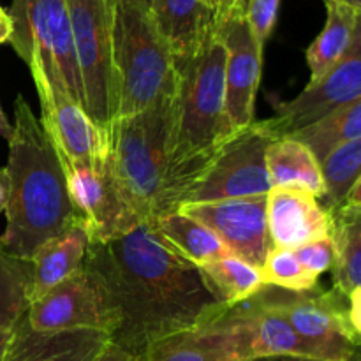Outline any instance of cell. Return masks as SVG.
I'll return each mask as SVG.
<instances>
[{
	"label": "cell",
	"instance_id": "cell-1",
	"mask_svg": "<svg viewBox=\"0 0 361 361\" xmlns=\"http://www.w3.org/2000/svg\"><path fill=\"white\" fill-rule=\"evenodd\" d=\"M83 268L104 303L109 342L133 358L161 338L200 328L226 307L207 288L200 268L150 222L120 238L90 243Z\"/></svg>",
	"mask_w": 361,
	"mask_h": 361
},
{
	"label": "cell",
	"instance_id": "cell-2",
	"mask_svg": "<svg viewBox=\"0 0 361 361\" xmlns=\"http://www.w3.org/2000/svg\"><path fill=\"white\" fill-rule=\"evenodd\" d=\"M175 102L162 215L176 212L231 136L226 116V48L217 30L187 56H175ZM161 215V217H162Z\"/></svg>",
	"mask_w": 361,
	"mask_h": 361
},
{
	"label": "cell",
	"instance_id": "cell-3",
	"mask_svg": "<svg viewBox=\"0 0 361 361\" xmlns=\"http://www.w3.org/2000/svg\"><path fill=\"white\" fill-rule=\"evenodd\" d=\"M7 143L11 197L0 249L30 259L39 247L80 221V215L71 203L59 152L21 95L14 101L13 134Z\"/></svg>",
	"mask_w": 361,
	"mask_h": 361
},
{
	"label": "cell",
	"instance_id": "cell-4",
	"mask_svg": "<svg viewBox=\"0 0 361 361\" xmlns=\"http://www.w3.org/2000/svg\"><path fill=\"white\" fill-rule=\"evenodd\" d=\"M175 88L136 115L113 120L111 161L116 180L141 222L162 215Z\"/></svg>",
	"mask_w": 361,
	"mask_h": 361
},
{
	"label": "cell",
	"instance_id": "cell-5",
	"mask_svg": "<svg viewBox=\"0 0 361 361\" xmlns=\"http://www.w3.org/2000/svg\"><path fill=\"white\" fill-rule=\"evenodd\" d=\"M113 71L116 118L136 115L175 88V55L150 11L113 6Z\"/></svg>",
	"mask_w": 361,
	"mask_h": 361
},
{
	"label": "cell",
	"instance_id": "cell-6",
	"mask_svg": "<svg viewBox=\"0 0 361 361\" xmlns=\"http://www.w3.org/2000/svg\"><path fill=\"white\" fill-rule=\"evenodd\" d=\"M113 6V0H67L83 109L104 129L116 116Z\"/></svg>",
	"mask_w": 361,
	"mask_h": 361
},
{
	"label": "cell",
	"instance_id": "cell-7",
	"mask_svg": "<svg viewBox=\"0 0 361 361\" xmlns=\"http://www.w3.org/2000/svg\"><path fill=\"white\" fill-rule=\"evenodd\" d=\"M14 34L9 44L27 67H39L49 80H59L83 106L74 59L67 0H13L9 9Z\"/></svg>",
	"mask_w": 361,
	"mask_h": 361
},
{
	"label": "cell",
	"instance_id": "cell-8",
	"mask_svg": "<svg viewBox=\"0 0 361 361\" xmlns=\"http://www.w3.org/2000/svg\"><path fill=\"white\" fill-rule=\"evenodd\" d=\"M277 133L274 120H254L236 129L224 141L201 178L183 200V204L208 201L235 200V197L267 196L271 190L267 169V150Z\"/></svg>",
	"mask_w": 361,
	"mask_h": 361
},
{
	"label": "cell",
	"instance_id": "cell-9",
	"mask_svg": "<svg viewBox=\"0 0 361 361\" xmlns=\"http://www.w3.org/2000/svg\"><path fill=\"white\" fill-rule=\"evenodd\" d=\"M261 295L286 317L319 360L351 361L360 356L361 334L349 321V296L335 289L324 291L319 286L309 291L263 286Z\"/></svg>",
	"mask_w": 361,
	"mask_h": 361
},
{
	"label": "cell",
	"instance_id": "cell-10",
	"mask_svg": "<svg viewBox=\"0 0 361 361\" xmlns=\"http://www.w3.org/2000/svg\"><path fill=\"white\" fill-rule=\"evenodd\" d=\"M60 161L71 203L87 226L90 243L120 238L141 224L116 180L111 148L88 161Z\"/></svg>",
	"mask_w": 361,
	"mask_h": 361
},
{
	"label": "cell",
	"instance_id": "cell-11",
	"mask_svg": "<svg viewBox=\"0 0 361 361\" xmlns=\"http://www.w3.org/2000/svg\"><path fill=\"white\" fill-rule=\"evenodd\" d=\"M212 321L224 335L233 361L274 356L319 360L261 291L245 302L226 305Z\"/></svg>",
	"mask_w": 361,
	"mask_h": 361
},
{
	"label": "cell",
	"instance_id": "cell-12",
	"mask_svg": "<svg viewBox=\"0 0 361 361\" xmlns=\"http://www.w3.org/2000/svg\"><path fill=\"white\" fill-rule=\"evenodd\" d=\"M28 71L41 102L39 120L60 157L69 161H88L109 152V129L97 126L63 83L49 80L39 67H30Z\"/></svg>",
	"mask_w": 361,
	"mask_h": 361
},
{
	"label": "cell",
	"instance_id": "cell-13",
	"mask_svg": "<svg viewBox=\"0 0 361 361\" xmlns=\"http://www.w3.org/2000/svg\"><path fill=\"white\" fill-rule=\"evenodd\" d=\"M249 6L231 11L214 21L226 48V116L233 130L254 120V106L263 69V46L256 41L247 20Z\"/></svg>",
	"mask_w": 361,
	"mask_h": 361
},
{
	"label": "cell",
	"instance_id": "cell-14",
	"mask_svg": "<svg viewBox=\"0 0 361 361\" xmlns=\"http://www.w3.org/2000/svg\"><path fill=\"white\" fill-rule=\"evenodd\" d=\"M267 196L190 203L178 210L207 226L231 256L261 268L274 249L268 233Z\"/></svg>",
	"mask_w": 361,
	"mask_h": 361
},
{
	"label": "cell",
	"instance_id": "cell-15",
	"mask_svg": "<svg viewBox=\"0 0 361 361\" xmlns=\"http://www.w3.org/2000/svg\"><path fill=\"white\" fill-rule=\"evenodd\" d=\"M361 99V32H358L348 55L323 78L309 81L305 90L293 101L275 102L271 116L281 136L312 126L335 109Z\"/></svg>",
	"mask_w": 361,
	"mask_h": 361
},
{
	"label": "cell",
	"instance_id": "cell-16",
	"mask_svg": "<svg viewBox=\"0 0 361 361\" xmlns=\"http://www.w3.org/2000/svg\"><path fill=\"white\" fill-rule=\"evenodd\" d=\"M25 317L35 331L99 330L109 337L104 303L85 268L32 302Z\"/></svg>",
	"mask_w": 361,
	"mask_h": 361
},
{
	"label": "cell",
	"instance_id": "cell-17",
	"mask_svg": "<svg viewBox=\"0 0 361 361\" xmlns=\"http://www.w3.org/2000/svg\"><path fill=\"white\" fill-rule=\"evenodd\" d=\"M268 233L274 247L296 249L328 236V214L316 196L295 187H271L267 196Z\"/></svg>",
	"mask_w": 361,
	"mask_h": 361
},
{
	"label": "cell",
	"instance_id": "cell-18",
	"mask_svg": "<svg viewBox=\"0 0 361 361\" xmlns=\"http://www.w3.org/2000/svg\"><path fill=\"white\" fill-rule=\"evenodd\" d=\"M108 342L99 330L35 331L23 316L11 330L4 361H94Z\"/></svg>",
	"mask_w": 361,
	"mask_h": 361
},
{
	"label": "cell",
	"instance_id": "cell-19",
	"mask_svg": "<svg viewBox=\"0 0 361 361\" xmlns=\"http://www.w3.org/2000/svg\"><path fill=\"white\" fill-rule=\"evenodd\" d=\"M326 214L334 245V289L349 296L361 288V183L344 203Z\"/></svg>",
	"mask_w": 361,
	"mask_h": 361
},
{
	"label": "cell",
	"instance_id": "cell-20",
	"mask_svg": "<svg viewBox=\"0 0 361 361\" xmlns=\"http://www.w3.org/2000/svg\"><path fill=\"white\" fill-rule=\"evenodd\" d=\"M88 247L90 235L81 219L59 236L39 247L28 259L32 264L30 303L80 271L83 268Z\"/></svg>",
	"mask_w": 361,
	"mask_h": 361
},
{
	"label": "cell",
	"instance_id": "cell-21",
	"mask_svg": "<svg viewBox=\"0 0 361 361\" xmlns=\"http://www.w3.org/2000/svg\"><path fill=\"white\" fill-rule=\"evenodd\" d=\"M150 13L175 56L196 51L214 30L207 0H152Z\"/></svg>",
	"mask_w": 361,
	"mask_h": 361
},
{
	"label": "cell",
	"instance_id": "cell-22",
	"mask_svg": "<svg viewBox=\"0 0 361 361\" xmlns=\"http://www.w3.org/2000/svg\"><path fill=\"white\" fill-rule=\"evenodd\" d=\"M324 6L326 23L305 51L310 81L319 80L334 69L348 55L356 34L361 32V9L342 2H326Z\"/></svg>",
	"mask_w": 361,
	"mask_h": 361
},
{
	"label": "cell",
	"instance_id": "cell-23",
	"mask_svg": "<svg viewBox=\"0 0 361 361\" xmlns=\"http://www.w3.org/2000/svg\"><path fill=\"white\" fill-rule=\"evenodd\" d=\"M267 169L271 187H295L309 190L317 200L323 197L319 162L300 141L289 136L275 140L267 150Z\"/></svg>",
	"mask_w": 361,
	"mask_h": 361
},
{
	"label": "cell",
	"instance_id": "cell-24",
	"mask_svg": "<svg viewBox=\"0 0 361 361\" xmlns=\"http://www.w3.org/2000/svg\"><path fill=\"white\" fill-rule=\"evenodd\" d=\"M134 361H233L222 331L214 321L154 342Z\"/></svg>",
	"mask_w": 361,
	"mask_h": 361
},
{
	"label": "cell",
	"instance_id": "cell-25",
	"mask_svg": "<svg viewBox=\"0 0 361 361\" xmlns=\"http://www.w3.org/2000/svg\"><path fill=\"white\" fill-rule=\"evenodd\" d=\"M150 224L180 256L196 267L229 254L221 240L207 226L180 210L162 215Z\"/></svg>",
	"mask_w": 361,
	"mask_h": 361
},
{
	"label": "cell",
	"instance_id": "cell-26",
	"mask_svg": "<svg viewBox=\"0 0 361 361\" xmlns=\"http://www.w3.org/2000/svg\"><path fill=\"white\" fill-rule=\"evenodd\" d=\"M288 136L305 145L321 164L335 148L361 137V99L335 109L312 126Z\"/></svg>",
	"mask_w": 361,
	"mask_h": 361
},
{
	"label": "cell",
	"instance_id": "cell-27",
	"mask_svg": "<svg viewBox=\"0 0 361 361\" xmlns=\"http://www.w3.org/2000/svg\"><path fill=\"white\" fill-rule=\"evenodd\" d=\"M201 277L210 289L212 295L222 305H235L252 298L256 293L263 289L259 268L245 263L240 257L222 256L210 263L201 264Z\"/></svg>",
	"mask_w": 361,
	"mask_h": 361
},
{
	"label": "cell",
	"instance_id": "cell-28",
	"mask_svg": "<svg viewBox=\"0 0 361 361\" xmlns=\"http://www.w3.org/2000/svg\"><path fill=\"white\" fill-rule=\"evenodd\" d=\"M324 192L319 204L330 212L344 203L356 185L361 173V137L335 148L319 164Z\"/></svg>",
	"mask_w": 361,
	"mask_h": 361
},
{
	"label": "cell",
	"instance_id": "cell-29",
	"mask_svg": "<svg viewBox=\"0 0 361 361\" xmlns=\"http://www.w3.org/2000/svg\"><path fill=\"white\" fill-rule=\"evenodd\" d=\"M32 264L0 249V324L13 328L30 305Z\"/></svg>",
	"mask_w": 361,
	"mask_h": 361
},
{
	"label": "cell",
	"instance_id": "cell-30",
	"mask_svg": "<svg viewBox=\"0 0 361 361\" xmlns=\"http://www.w3.org/2000/svg\"><path fill=\"white\" fill-rule=\"evenodd\" d=\"M264 286L286 289V291H309L316 288L319 279L309 274L291 249L274 247L259 268Z\"/></svg>",
	"mask_w": 361,
	"mask_h": 361
},
{
	"label": "cell",
	"instance_id": "cell-31",
	"mask_svg": "<svg viewBox=\"0 0 361 361\" xmlns=\"http://www.w3.org/2000/svg\"><path fill=\"white\" fill-rule=\"evenodd\" d=\"M282 0H249V9H247V20H249L252 34L259 46L267 44L277 23L279 9H281Z\"/></svg>",
	"mask_w": 361,
	"mask_h": 361
},
{
	"label": "cell",
	"instance_id": "cell-32",
	"mask_svg": "<svg viewBox=\"0 0 361 361\" xmlns=\"http://www.w3.org/2000/svg\"><path fill=\"white\" fill-rule=\"evenodd\" d=\"M293 252L298 257L300 263L303 264V268L309 274L316 275L317 279L334 267V245H331L330 236L303 243V245L293 249Z\"/></svg>",
	"mask_w": 361,
	"mask_h": 361
},
{
	"label": "cell",
	"instance_id": "cell-33",
	"mask_svg": "<svg viewBox=\"0 0 361 361\" xmlns=\"http://www.w3.org/2000/svg\"><path fill=\"white\" fill-rule=\"evenodd\" d=\"M207 2L214 11V21L219 18H224L226 14L238 9V7L249 6V0H207Z\"/></svg>",
	"mask_w": 361,
	"mask_h": 361
},
{
	"label": "cell",
	"instance_id": "cell-34",
	"mask_svg": "<svg viewBox=\"0 0 361 361\" xmlns=\"http://www.w3.org/2000/svg\"><path fill=\"white\" fill-rule=\"evenodd\" d=\"M94 361H133V356L123 351L122 348H118V345L108 342V345L99 353V356Z\"/></svg>",
	"mask_w": 361,
	"mask_h": 361
},
{
	"label": "cell",
	"instance_id": "cell-35",
	"mask_svg": "<svg viewBox=\"0 0 361 361\" xmlns=\"http://www.w3.org/2000/svg\"><path fill=\"white\" fill-rule=\"evenodd\" d=\"M14 34V25L13 18H11L9 11L6 7L0 6V46L6 44V42H11Z\"/></svg>",
	"mask_w": 361,
	"mask_h": 361
},
{
	"label": "cell",
	"instance_id": "cell-36",
	"mask_svg": "<svg viewBox=\"0 0 361 361\" xmlns=\"http://www.w3.org/2000/svg\"><path fill=\"white\" fill-rule=\"evenodd\" d=\"M11 197V178L6 168H0V214L6 212Z\"/></svg>",
	"mask_w": 361,
	"mask_h": 361
},
{
	"label": "cell",
	"instance_id": "cell-37",
	"mask_svg": "<svg viewBox=\"0 0 361 361\" xmlns=\"http://www.w3.org/2000/svg\"><path fill=\"white\" fill-rule=\"evenodd\" d=\"M11 134H13V123L9 122V118H7L6 113H4L2 106H0V137L9 141Z\"/></svg>",
	"mask_w": 361,
	"mask_h": 361
},
{
	"label": "cell",
	"instance_id": "cell-38",
	"mask_svg": "<svg viewBox=\"0 0 361 361\" xmlns=\"http://www.w3.org/2000/svg\"><path fill=\"white\" fill-rule=\"evenodd\" d=\"M11 330L13 328H6L0 324V361H4V356H6V349L11 338Z\"/></svg>",
	"mask_w": 361,
	"mask_h": 361
},
{
	"label": "cell",
	"instance_id": "cell-39",
	"mask_svg": "<svg viewBox=\"0 0 361 361\" xmlns=\"http://www.w3.org/2000/svg\"><path fill=\"white\" fill-rule=\"evenodd\" d=\"M254 361H323V360H309V358H295V356H274V358H261ZM351 361H360V356L353 358Z\"/></svg>",
	"mask_w": 361,
	"mask_h": 361
},
{
	"label": "cell",
	"instance_id": "cell-40",
	"mask_svg": "<svg viewBox=\"0 0 361 361\" xmlns=\"http://www.w3.org/2000/svg\"><path fill=\"white\" fill-rule=\"evenodd\" d=\"M113 2H123V4H133V6L143 7V9L150 11L152 0H113Z\"/></svg>",
	"mask_w": 361,
	"mask_h": 361
},
{
	"label": "cell",
	"instance_id": "cell-41",
	"mask_svg": "<svg viewBox=\"0 0 361 361\" xmlns=\"http://www.w3.org/2000/svg\"><path fill=\"white\" fill-rule=\"evenodd\" d=\"M324 4L326 2H342V4H348V6L356 7V9H361V0H323Z\"/></svg>",
	"mask_w": 361,
	"mask_h": 361
},
{
	"label": "cell",
	"instance_id": "cell-42",
	"mask_svg": "<svg viewBox=\"0 0 361 361\" xmlns=\"http://www.w3.org/2000/svg\"><path fill=\"white\" fill-rule=\"evenodd\" d=\"M133 361H134V360H133Z\"/></svg>",
	"mask_w": 361,
	"mask_h": 361
}]
</instances>
